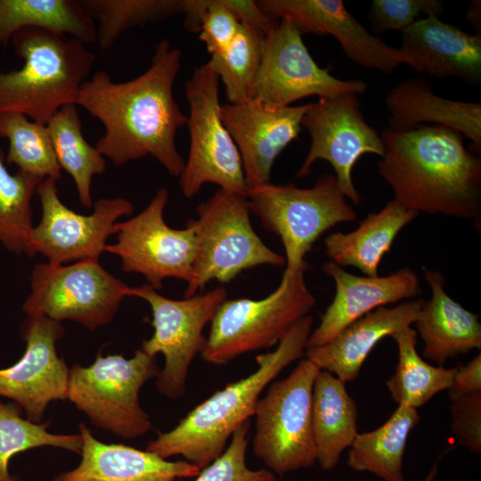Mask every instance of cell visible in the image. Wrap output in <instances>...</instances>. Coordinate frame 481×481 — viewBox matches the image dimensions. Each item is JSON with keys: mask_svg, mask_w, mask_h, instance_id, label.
Here are the masks:
<instances>
[{"mask_svg": "<svg viewBox=\"0 0 481 481\" xmlns=\"http://www.w3.org/2000/svg\"><path fill=\"white\" fill-rule=\"evenodd\" d=\"M181 58V51L162 39L151 66L135 78L116 83L100 70L80 86L75 104L104 126L95 148L115 166L151 156L169 175H181L185 161L175 136L186 126L187 116L173 94Z\"/></svg>", "mask_w": 481, "mask_h": 481, "instance_id": "obj_1", "label": "cell"}, {"mask_svg": "<svg viewBox=\"0 0 481 481\" xmlns=\"http://www.w3.org/2000/svg\"><path fill=\"white\" fill-rule=\"evenodd\" d=\"M377 164L395 200L417 213L472 219L480 226L481 159L462 135L441 126L386 127Z\"/></svg>", "mask_w": 481, "mask_h": 481, "instance_id": "obj_2", "label": "cell"}, {"mask_svg": "<svg viewBox=\"0 0 481 481\" xmlns=\"http://www.w3.org/2000/svg\"><path fill=\"white\" fill-rule=\"evenodd\" d=\"M312 326L311 315L301 318L276 349L257 356L255 372L214 393L145 450L165 460L181 455L200 470L206 468L224 452L233 432L254 416L264 389L285 367L305 356Z\"/></svg>", "mask_w": 481, "mask_h": 481, "instance_id": "obj_3", "label": "cell"}, {"mask_svg": "<svg viewBox=\"0 0 481 481\" xmlns=\"http://www.w3.org/2000/svg\"><path fill=\"white\" fill-rule=\"evenodd\" d=\"M11 42L24 64L0 71V113L18 112L46 125L61 106L75 104L95 56L83 42L39 28L21 29Z\"/></svg>", "mask_w": 481, "mask_h": 481, "instance_id": "obj_4", "label": "cell"}, {"mask_svg": "<svg viewBox=\"0 0 481 481\" xmlns=\"http://www.w3.org/2000/svg\"><path fill=\"white\" fill-rule=\"evenodd\" d=\"M246 198L250 213L282 242L285 279L309 267L305 257L322 233L339 223L357 219L331 174L322 175L310 188L269 183L247 190Z\"/></svg>", "mask_w": 481, "mask_h": 481, "instance_id": "obj_5", "label": "cell"}, {"mask_svg": "<svg viewBox=\"0 0 481 481\" xmlns=\"http://www.w3.org/2000/svg\"><path fill=\"white\" fill-rule=\"evenodd\" d=\"M196 212V257L184 298L197 294L210 281L228 283L257 265H285V257L266 246L253 229L246 195L218 188Z\"/></svg>", "mask_w": 481, "mask_h": 481, "instance_id": "obj_6", "label": "cell"}, {"mask_svg": "<svg viewBox=\"0 0 481 481\" xmlns=\"http://www.w3.org/2000/svg\"><path fill=\"white\" fill-rule=\"evenodd\" d=\"M307 269H300L290 279L281 278L279 286L262 299L224 301L211 321L202 358L223 365L243 354L279 344L315 305L306 282Z\"/></svg>", "mask_w": 481, "mask_h": 481, "instance_id": "obj_7", "label": "cell"}, {"mask_svg": "<svg viewBox=\"0 0 481 481\" xmlns=\"http://www.w3.org/2000/svg\"><path fill=\"white\" fill-rule=\"evenodd\" d=\"M159 371L156 356L141 348L130 359L99 354L91 365L74 364L69 369L67 399L94 426L121 438H137L152 428L139 392Z\"/></svg>", "mask_w": 481, "mask_h": 481, "instance_id": "obj_8", "label": "cell"}, {"mask_svg": "<svg viewBox=\"0 0 481 481\" xmlns=\"http://www.w3.org/2000/svg\"><path fill=\"white\" fill-rule=\"evenodd\" d=\"M319 367L305 358L285 379L271 382L255 410L252 451L278 475L316 462L311 407Z\"/></svg>", "mask_w": 481, "mask_h": 481, "instance_id": "obj_9", "label": "cell"}, {"mask_svg": "<svg viewBox=\"0 0 481 481\" xmlns=\"http://www.w3.org/2000/svg\"><path fill=\"white\" fill-rule=\"evenodd\" d=\"M189 105V153L179 176L185 198H193L206 183L246 195L240 153L220 114L219 79L205 63L196 67L185 83Z\"/></svg>", "mask_w": 481, "mask_h": 481, "instance_id": "obj_10", "label": "cell"}, {"mask_svg": "<svg viewBox=\"0 0 481 481\" xmlns=\"http://www.w3.org/2000/svg\"><path fill=\"white\" fill-rule=\"evenodd\" d=\"M128 288L98 259L37 264L22 310L27 316L41 315L60 322L70 320L94 330L113 319Z\"/></svg>", "mask_w": 481, "mask_h": 481, "instance_id": "obj_11", "label": "cell"}, {"mask_svg": "<svg viewBox=\"0 0 481 481\" xmlns=\"http://www.w3.org/2000/svg\"><path fill=\"white\" fill-rule=\"evenodd\" d=\"M227 296L224 287H216L175 300L160 295L147 283L128 288L126 297L143 298L151 308L154 332L143 341L141 349L148 355L160 353L165 357V366L155 383L164 396L178 399L184 395L191 363L206 342L203 330Z\"/></svg>", "mask_w": 481, "mask_h": 481, "instance_id": "obj_12", "label": "cell"}, {"mask_svg": "<svg viewBox=\"0 0 481 481\" xmlns=\"http://www.w3.org/2000/svg\"><path fill=\"white\" fill-rule=\"evenodd\" d=\"M167 200V190L159 189L139 214L116 223L117 241L105 247L106 252L120 258L123 272L142 274L156 290L167 278L188 283L196 257L194 221L183 229L169 227L164 219Z\"/></svg>", "mask_w": 481, "mask_h": 481, "instance_id": "obj_13", "label": "cell"}, {"mask_svg": "<svg viewBox=\"0 0 481 481\" xmlns=\"http://www.w3.org/2000/svg\"><path fill=\"white\" fill-rule=\"evenodd\" d=\"M301 126L308 131L311 144L296 176H308L316 160H326L333 167L342 193L359 205L362 197L353 183V167L361 156L374 154L381 158L385 151L381 135L363 117L359 95L341 93L319 98L311 102Z\"/></svg>", "mask_w": 481, "mask_h": 481, "instance_id": "obj_14", "label": "cell"}, {"mask_svg": "<svg viewBox=\"0 0 481 481\" xmlns=\"http://www.w3.org/2000/svg\"><path fill=\"white\" fill-rule=\"evenodd\" d=\"M36 193L42 205V218L31 231L30 257L40 253L52 265L99 260L108 238L116 232L117 220L134 211L126 199L102 198L93 204L91 215L77 214L60 200L56 181L51 178L44 179Z\"/></svg>", "mask_w": 481, "mask_h": 481, "instance_id": "obj_15", "label": "cell"}, {"mask_svg": "<svg viewBox=\"0 0 481 481\" xmlns=\"http://www.w3.org/2000/svg\"><path fill=\"white\" fill-rule=\"evenodd\" d=\"M366 91L364 81L341 80L318 66L300 32L288 20H281L265 37L249 99L280 107L290 106L314 95L319 98L341 93L361 95Z\"/></svg>", "mask_w": 481, "mask_h": 481, "instance_id": "obj_16", "label": "cell"}, {"mask_svg": "<svg viewBox=\"0 0 481 481\" xmlns=\"http://www.w3.org/2000/svg\"><path fill=\"white\" fill-rule=\"evenodd\" d=\"M21 334L25 352L16 363L0 369V396L13 400L29 420L39 423L50 402L67 399L69 370L56 350L64 328L45 316H27Z\"/></svg>", "mask_w": 481, "mask_h": 481, "instance_id": "obj_17", "label": "cell"}, {"mask_svg": "<svg viewBox=\"0 0 481 481\" xmlns=\"http://www.w3.org/2000/svg\"><path fill=\"white\" fill-rule=\"evenodd\" d=\"M259 8L275 20L290 22L301 35H330L357 65L391 75L407 59L369 30L342 0H259Z\"/></svg>", "mask_w": 481, "mask_h": 481, "instance_id": "obj_18", "label": "cell"}, {"mask_svg": "<svg viewBox=\"0 0 481 481\" xmlns=\"http://www.w3.org/2000/svg\"><path fill=\"white\" fill-rule=\"evenodd\" d=\"M310 104L279 107L252 99L221 104V118L240 153L248 190L271 183L273 165L298 136Z\"/></svg>", "mask_w": 481, "mask_h": 481, "instance_id": "obj_19", "label": "cell"}, {"mask_svg": "<svg viewBox=\"0 0 481 481\" xmlns=\"http://www.w3.org/2000/svg\"><path fill=\"white\" fill-rule=\"evenodd\" d=\"M323 272L335 282L333 300L313 330L307 346L329 343L354 322L379 307L422 294L417 274L404 267L387 276H358L328 261Z\"/></svg>", "mask_w": 481, "mask_h": 481, "instance_id": "obj_20", "label": "cell"}, {"mask_svg": "<svg viewBox=\"0 0 481 481\" xmlns=\"http://www.w3.org/2000/svg\"><path fill=\"white\" fill-rule=\"evenodd\" d=\"M402 33L399 50L407 65L419 73L481 83V36L467 33L436 16L420 18Z\"/></svg>", "mask_w": 481, "mask_h": 481, "instance_id": "obj_21", "label": "cell"}, {"mask_svg": "<svg viewBox=\"0 0 481 481\" xmlns=\"http://www.w3.org/2000/svg\"><path fill=\"white\" fill-rule=\"evenodd\" d=\"M79 431L83 440L79 464L53 481H177L200 472L186 461H169L146 450L102 443L84 423Z\"/></svg>", "mask_w": 481, "mask_h": 481, "instance_id": "obj_22", "label": "cell"}, {"mask_svg": "<svg viewBox=\"0 0 481 481\" xmlns=\"http://www.w3.org/2000/svg\"><path fill=\"white\" fill-rule=\"evenodd\" d=\"M424 299L404 301L393 307H379L343 330L331 341L306 346L305 356L320 370L327 371L345 383L357 379L374 346L385 337L416 322Z\"/></svg>", "mask_w": 481, "mask_h": 481, "instance_id": "obj_23", "label": "cell"}, {"mask_svg": "<svg viewBox=\"0 0 481 481\" xmlns=\"http://www.w3.org/2000/svg\"><path fill=\"white\" fill-rule=\"evenodd\" d=\"M389 126L411 129L431 123L464 135L480 151L481 103L454 101L436 94L424 77L407 78L387 94Z\"/></svg>", "mask_w": 481, "mask_h": 481, "instance_id": "obj_24", "label": "cell"}, {"mask_svg": "<svg viewBox=\"0 0 481 481\" xmlns=\"http://www.w3.org/2000/svg\"><path fill=\"white\" fill-rule=\"evenodd\" d=\"M431 298L424 301L414 322L421 338L425 358L442 366L449 358L481 348L478 316L451 298L444 290V277L438 271L424 269Z\"/></svg>", "mask_w": 481, "mask_h": 481, "instance_id": "obj_25", "label": "cell"}, {"mask_svg": "<svg viewBox=\"0 0 481 481\" xmlns=\"http://www.w3.org/2000/svg\"><path fill=\"white\" fill-rule=\"evenodd\" d=\"M418 215L394 199L379 211L370 213L355 230L328 235L326 255L341 267L351 265L366 276H377L382 257L390 251L395 237Z\"/></svg>", "mask_w": 481, "mask_h": 481, "instance_id": "obj_26", "label": "cell"}, {"mask_svg": "<svg viewBox=\"0 0 481 481\" xmlns=\"http://www.w3.org/2000/svg\"><path fill=\"white\" fill-rule=\"evenodd\" d=\"M357 405L348 395L346 383L332 373L320 370L315 377L311 419L316 461L331 470L357 433Z\"/></svg>", "mask_w": 481, "mask_h": 481, "instance_id": "obj_27", "label": "cell"}, {"mask_svg": "<svg viewBox=\"0 0 481 481\" xmlns=\"http://www.w3.org/2000/svg\"><path fill=\"white\" fill-rule=\"evenodd\" d=\"M420 421L416 409L399 404L383 425L356 435L348 448V468L370 472L383 481H405L403 458L409 434Z\"/></svg>", "mask_w": 481, "mask_h": 481, "instance_id": "obj_28", "label": "cell"}, {"mask_svg": "<svg viewBox=\"0 0 481 481\" xmlns=\"http://www.w3.org/2000/svg\"><path fill=\"white\" fill-rule=\"evenodd\" d=\"M24 28L68 34L84 44L97 38L96 24L81 0H0V45L6 46Z\"/></svg>", "mask_w": 481, "mask_h": 481, "instance_id": "obj_29", "label": "cell"}, {"mask_svg": "<svg viewBox=\"0 0 481 481\" xmlns=\"http://www.w3.org/2000/svg\"><path fill=\"white\" fill-rule=\"evenodd\" d=\"M392 338L397 345L398 362L386 386L398 405L417 410L435 395L450 387L457 368L446 369L425 362L416 349L415 330L411 326L403 328Z\"/></svg>", "mask_w": 481, "mask_h": 481, "instance_id": "obj_30", "label": "cell"}, {"mask_svg": "<svg viewBox=\"0 0 481 481\" xmlns=\"http://www.w3.org/2000/svg\"><path fill=\"white\" fill-rule=\"evenodd\" d=\"M46 126L60 167L73 178L81 205L91 208L92 178L105 172L106 161L86 141L76 104L61 106Z\"/></svg>", "mask_w": 481, "mask_h": 481, "instance_id": "obj_31", "label": "cell"}, {"mask_svg": "<svg viewBox=\"0 0 481 481\" xmlns=\"http://www.w3.org/2000/svg\"><path fill=\"white\" fill-rule=\"evenodd\" d=\"M0 149V243L10 252L30 257L31 200L41 177L18 170L11 174Z\"/></svg>", "mask_w": 481, "mask_h": 481, "instance_id": "obj_32", "label": "cell"}, {"mask_svg": "<svg viewBox=\"0 0 481 481\" xmlns=\"http://www.w3.org/2000/svg\"><path fill=\"white\" fill-rule=\"evenodd\" d=\"M0 137L9 142L7 164H14L19 170L43 179L57 182L61 177V168L46 125L29 121L21 113L3 112L0 113Z\"/></svg>", "mask_w": 481, "mask_h": 481, "instance_id": "obj_33", "label": "cell"}, {"mask_svg": "<svg viewBox=\"0 0 481 481\" xmlns=\"http://www.w3.org/2000/svg\"><path fill=\"white\" fill-rule=\"evenodd\" d=\"M97 21L99 47L108 50L127 29L183 13V0H81Z\"/></svg>", "mask_w": 481, "mask_h": 481, "instance_id": "obj_34", "label": "cell"}, {"mask_svg": "<svg viewBox=\"0 0 481 481\" xmlns=\"http://www.w3.org/2000/svg\"><path fill=\"white\" fill-rule=\"evenodd\" d=\"M265 35L254 27H241L228 47L211 55L207 64L223 83L228 103L239 104L249 99L258 71Z\"/></svg>", "mask_w": 481, "mask_h": 481, "instance_id": "obj_35", "label": "cell"}, {"mask_svg": "<svg viewBox=\"0 0 481 481\" xmlns=\"http://www.w3.org/2000/svg\"><path fill=\"white\" fill-rule=\"evenodd\" d=\"M17 404L0 402V481H21L9 472L10 460L18 452L41 446H53L81 452L82 436L56 435L47 431V423H35L20 416Z\"/></svg>", "mask_w": 481, "mask_h": 481, "instance_id": "obj_36", "label": "cell"}, {"mask_svg": "<svg viewBox=\"0 0 481 481\" xmlns=\"http://www.w3.org/2000/svg\"><path fill=\"white\" fill-rule=\"evenodd\" d=\"M250 420L239 427L232 435L231 443L224 452L202 469L195 481H278L269 469H250L246 465Z\"/></svg>", "mask_w": 481, "mask_h": 481, "instance_id": "obj_37", "label": "cell"}, {"mask_svg": "<svg viewBox=\"0 0 481 481\" xmlns=\"http://www.w3.org/2000/svg\"><path fill=\"white\" fill-rule=\"evenodd\" d=\"M444 12L441 0H372L367 20L376 36L388 30L403 32L420 19V13L439 18Z\"/></svg>", "mask_w": 481, "mask_h": 481, "instance_id": "obj_38", "label": "cell"}, {"mask_svg": "<svg viewBox=\"0 0 481 481\" xmlns=\"http://www.w3.org/2000/svg\"><path fill=\"white\" fill-rule=\"evenodd\" d=\"M451 429L461 444L473 453H480L481 392L452 401Z\"/></svg>", "mask_w": 481, "mask_h": 481, "instance_id": "obj_39", "label": "cell"}, {"mask_svg": "<svg viewBox=\"0 0 481 481\" xmlns=\"http://www.w3.org/2000/svg\"><path fill=\"white\" fill-rule=\"evenodd\" d=\"M447 390L451 401L481 392L480 353L465 365L457 368L452 385Z\"/></svg>", "mask_w": 481, "mask_h": 481, "instance_id": "obj_40", "label": "cell"}, {"mask_svg": "<svg viewBox=\"0 0 481 481\" xmlns=\"http://www.w3.org/2000/svg\"><path fill=\"white\" fill-rule=\"evenodd\" d=\"M228 9L236 16L240 24L249 25L267 36L277 25L278 20L261 11L257 1L224 0Z\"/></svg>", "mask_w": 481, "mask_h": 481, "instance_id": "obj_41", "label": "cell"}, {"mask_svg": "<svg viewBox=\"0 0 481 481\" xmlns=\"http://www.w3.org/2000/svg\"><path fill=\"white\" fill-rule=\"evenodd\" d=\"M467 21L476 30V35L481 36V2L480 0H473L466 14Z\"/></svg>", "mask_w": 481, "mask_h": 481, "instance_id": "obj_42", "label": "cell"}, {"mask_svg": "<svg viewBox=\"0 0 481 481\" xmlns=\"http://www.w3.org/2000/svg\"><path fill=\"white\" fill-rule=\"evenodd\" d=\"M438 471L437 464H434L428 473L420 481H435Z\"/></svg>", "mask_w": 481, "mask_h": 481, "instance_id": "obj_43", "label": "cell"}]
</instances>
